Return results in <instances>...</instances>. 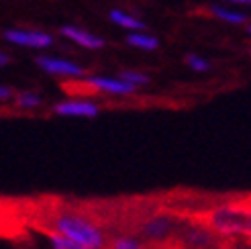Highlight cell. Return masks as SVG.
Instances as JSON below:
<instances>
[{
    "instance_id": "8fae6325",
    "label": "cell",
    "mask_w": 251,
    "mask_h": 249,
    "mask_svg": "<svg viewBox=\"0 0 251 249\" xmlns=\"http://www.w3.org/2000/svg\"><path fill=\"white\" fill-rule=\"evenodd\" d=\"M49 241H51L53 249H90V247H86L78 241H72L68 237H64V235H59V233H49Z\"/></svg>"
},
{
    "instance_id": "2e32d148",
    "label": "cell",
    "mask_w": 251,
    "mask_h": 249,
    "mask_svg": "<svg viewBox=\"0 0 251 249\" xmlns=\"http://www.w3.org/2000/svg\"><path fill=\"white\" fill-rule=\"evenodd\" d=\"M121 80L129 82V84H133V86H143V84L149 82V78L145 76V74L131 72V70H123V72H121Z\"/></svg>"
},
{
    "instance_id": "ba28073f",
    "label": "cell",
    "mask_w": 251,
    "mask_h": 249,
    "mask_svg": "<svg viewBox=\"0 0 251 249\" xmlns=\"http://www.w3.org/2000/svg\"><path fill=\"white\" fill-rule=\"evenodd\" d=\"M180 239L190 249H204L212 243V235L202 227H186L184 233L180 235Z\"/></svg>"
},
{
    "instance_id": "d6986e66",
    "label": "cell",
    "mask_w": 251,
    "mask_h": 249,
    "mask_svg": "<svg viewBox=\"0 0 251 249\" xmlns=\"http://www.w3.org/2000/svg\"><path fill=\"white\" fill-rule=\"evenodd\" d=\"M233 2H251V0H233Z\"/></svg>"
},
{
    "instance_id": "277c9868",
    "label": "cell",
    "mask_w": 251,
    "mask_h": 249,
    "mask_svg": "<svg viewBox=\"0 0 251 249\" xmlns=\"http://www.w3.org/2000/svg\"><path fill=\"white\" fill-rule=\"evenodd\" d=\"M4 39L17 45H25V47H49L51 45V37L39 31L10 29V31H4Z\"/></svg>"
},
{
    "instance_id": "9a60e30c",
    "label": "cell",
    "mask_w": 251,
    "mask_h": 249,
    "mask_svg": "<svg viewBox=\"0 0 251 249\" xmlns=\"http://www.w3.org/2000/svg\"><path fill=\"white\" fill-rule=\"evenodd\" d=\"M17 104L21 108H35L41 104V96L39 94H33V92H23L17 96Z\"/></svg>"
},
{
    "instance_id": "7c38bea8",
    "label": "cell",
    "mask_w": 251,
    "mask_h": 249,
    "mask_svg": "<svg viewBox=\"0 0 251 249\" xmlns=\"http://www.w3.org/2000/svg\"><path fill=\"white\" fill-rule=\"evenodd\" d=\"M127 41L133 47H139V49H155L157 47V39L151 35H143V33H133L127 37Z\"/></svg>"
},
{
    "instance_id": "ffe728a7",
    "label": "cell",
    "mask_w": 251,
    "mask_h": 249,
    "mask_svg": "<svg viewBox=\"0 0 251 249\" xmlns=\"http://www.w3.org/2000/svg\"><path fill=\"white\" fill-rule=\"evenodd\" d=\"M249 33H251V27H249Z\"/></svg>"
},
{
    "instance_id": "e0dca14e",
    "label": "cell",
    "mask_w": 251,
    "mask_h": 249,
    "mask_svg": "<svg viewBox=\"0 0 251 249\" xmlns=\"http://www.w3.org/2000/svg\"><path fill=\"white\" fill-rule=\"evenodd\" d=\"M186 61H188V66H190L192 70H196V72H204V70H208V61H204L202 57L188 55V57H186Z\"/></svg>"
},
{
    "instance_id": "5b68a950",
    "label": "cell",
    "mask_w": 251,
    "mask_h": 249,
    "mask_svg": "<svg viewBox=\"0 0 251 249\" xmlns=\"http://www.w3.org/2000/svg\"><path fill=\"white\" fill-rule=\"evenodd\" d=\"M86 82L92 86L96 92H108V94H131L135 92L137 86L125 82V80H115V78H100V76H94V78H86Z\"/></svg>"
},
{
    "instance_id": "7a4b0ae2",
    "label": "cell",
    "mask_w": 251,
    "mask_h": 249,
    "mask_svg": "<svg viewBox=\"0 0 251 249\" xmlns=\"http://www.w3.org/2000/svg\"><path fill=\"white\" fill-rule=\"evenodd\" d=\"M208 225L223 235H243L251 241V206H219L208 215Z\"/></svg>"
},
{
    "instance_id": "8992f818",
    "label": "cell",
    "mask_w": 251,
    "mask_h": 249,
    "mask_svg": "<svg viewBox=\"0 0 251 249\" xmlns=\"http://www.w3.org/2000/svg\"><path fill=\"white\" fill-rule=\"evenodd\" d=\"M45 72L49 74H57V76H84V70L72 61H66V59H55V57H39L37 59Z\"/></svg>"
},
{
    "instance_id": "30bf717a",
    "label": "cell",
    "mask_w": 251,
    "mask_h": 249,
    "mask_svg": "<svg viewBox=\"0 0 251 249\" xmlns=\"http://www.w3.org/2000/svg\"><path fill=\"white\" fill-rule=\"evenodd\" d=\"M110 19L115 21L117 25H121V27H125V29H133V31H143L145 29V23L143 21L127 15V12H121V10H112L110 12Z\"/></svg>"
},
{
    "instance_id": "3957f363",
    "label": "cell",
    "mask_w": 251,
    "mask_h": 249,
    "mask_svg": "<svg viewBox=\"0 0 251 249\" xmlns=\"http://www.w3.org/2000/svg\"><path fill=\"white\" fill-rule=\"evenodd\" d=\"M178 229H180V223L172 215H153L139 227V233L149 243H164Z\"/></svg>"
},
{
    "instance_id": "4fadbf2b",
    "label": "cell",
    "mask_w": 251,
    "mask_h": 249,
    "mask_svg": "<svg viewBox=\"0 0 251 249\" xmlns=\"http://www.w3.org/2000/svg\"><path fill=\"white\" fill-rule=\"evenodd\" d=\"M212 15L223 19V21H227V23H235V25H239V23H245V15H239V12H233V10H227V8H221V6H212Z\"/></svg>"
},
{
    "instance_id": "9c48e42d",
    "label": "cell",
    "mask_w": 251,
    "mask_h": 249,
    "mask_svg": "<svg viewBox=\"0 0 251 249\" xmlns=\"http://www.w3.org/2000/svg\"><path fill=\"white\" fill-rule=\"evenodd\" d=\"M61 35H66L68 39L76 41L78 45H82L86 49H98V47L104 45V41L100 39V37L88 33V31H82V29H76V27H64L61 29Z\"/></svg>"
},
{
    "instance_id": "52a82bcc",
    "label": "cell",
    "mask_w": 251,
    "mask_h": 249,
    "mask_svg": "<svg viewBox=\"0 0 251 249\" xmlns=\"http://www.w3.org/2000/svg\"><path fill=\"white\" fill-rule=\"evenodd\" d=\"M55 113L64 117H96L98 106L90 100H66L55 106Z\"/></svg>"
},
{
    "instance_id": "ac0fdd59",
    "label": "cell",
    "mask_w": 251,
    "mask_h": 249,
    "mask_svg": "<svg viewBox=\"0 0 251 249\" xmlns=\"http://www.w3.org/2000/svg\"><path fill=\"white\" fill-rule=\"evenodd\" d=\"M0 96H2V100H6V98L10 96V88H6V86H2V90H0Z\"/></svg>"
},
{
    "instance_id": "5bb4252c",
    "label": "cell",
    "mask_w": 251,
    "mask_h": 249,
    "mask_svg": "<svg viewBox=\"0 0 251 249\" xmlns=\"http://www.w3.org/2000/svg\"><path fill=\"white\" fill-rule=\"evenodd\" d=\"M108 249H145V247L135 237H119V239L112 241V245Z\"/></svg>"
},
{
    "instance_id": "6da1fadb",
    "label": "cell",
    "mask_w": 251,
    "mask_h": 249,
    "mask_svg": "<svg viewBox=\"0 0 251 249\" xmlns=\"http://www.w3.org/2000/svg\"><path fill=\"white\" fill-rule=\"evenodd\" d=\"M53 231L64 235V237L78 241L90 249H106V235L100 229L94 221H90L84 215H78L74 210H64V213H57L51 219Z\"/></svg>"
}]
</instances>
